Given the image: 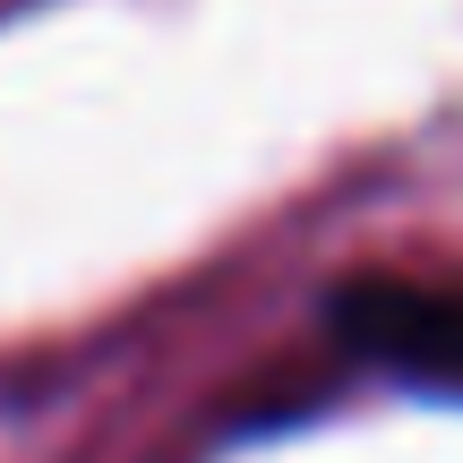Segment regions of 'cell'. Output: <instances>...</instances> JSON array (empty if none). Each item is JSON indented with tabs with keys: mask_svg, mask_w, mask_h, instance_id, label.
I'll use <instances>...</instances> for the list:
<instances>
[{
	"mask_svg": "<svg viewBox=\"0 0 463 463\" xmlns=\"http://www.w3.org/2000/svg\"><path fill=\"white\" fill-rule=\"evenodd\" d=\"M335 326L386 369L463 386V292L455 283H403V275H361L335 292Z\"/></svg>",
	"mask_w": 463,
	"mask_h": 463,
	"instance_id": "1",
	"label": "cell"
}]
</instances>
